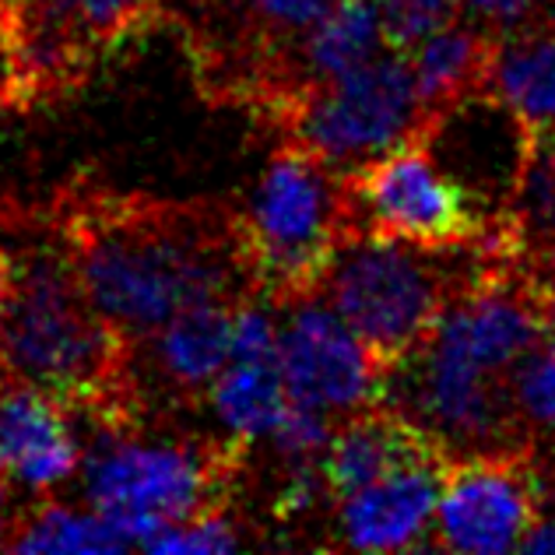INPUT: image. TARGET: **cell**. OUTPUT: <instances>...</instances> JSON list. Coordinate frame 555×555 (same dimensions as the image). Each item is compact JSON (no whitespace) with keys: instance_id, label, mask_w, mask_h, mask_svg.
<instances>
[{"instance_id":"11","label":"cell","mask_w":555,"mask_h":555,"mask_svg":"<svg viewBox=\"0 0 555 555\" xmlns=\"http://www.w3.org/2000/svg\"><path fill=\"white\" fill-rule=\"evenodd\" d=\"M246 299V296H243ZM240 299L201 302L177 313L138 345L144 390L155 379L158 398L177 408H197L232 359V320Z\"/></svg>"},{"instance_id":"4","label":"cell","mask_w":555,"mask_h":555,"mask_svg":"<svg viewBox=\"0 0 555 555\" xmlns=\"http://www.w3.org/2000/svg\"><path fill=\"white\" fill-rule=\"evenodd\" d=\"M250 447L222 436H149L95 429L85 454V495L134 545L172 524L229 514Z\"/></svg>"},{"instance_id":"24","label":"cell","mask_w":555,"mask_h":555,"mask_svg":"<svg viewBox=\"0 0 555 555\" xmlns=\"http://www.w3.org/2000/svg\"><path fill=\"white\" fill-rule=\"evenodd\" d=\"M457 18L503 42L524 28L548 22V0H461Z\"/></svg>"},{"instance_id":"9","label":"cell","mask_w":555,"mask_h":555,"mask_svg":"<svg viewBox=\"0 0 555 555\" xmlns=\"http://www.w3.org/2000/svg\"><path fill=\"white\" fill-rule=\"evenodd\" d=\"M282 376L296 404L345 418L379 404L387 390L384 366L334 313V306H320L317 296L288 306L282 324Z\"/></svg>"},{"instance_id":"14","label":"cell","mask_w":555,"mask_h":555,"mask_svg":"<svg viewBox=\"0 0 555 555\" xmlns=\"http://www.w3.org/2000/svg\"><path fill=\"white\" fill-rule=\"evenodd\" d=\"M495 47L500 42L478 33L475 25L450 22L408 50L418 102L422 113H426V130L433 120H440L443 113L461 106V102L489 92Z\"/></svg>"},{"instance_id":"7","label":"cell","mask_w":555,"mask_h":555,"mask_svg":"<svg viewBox=\"0 0 555 555\" xmlns=\"http://www.w3.org/2000/svg\"><path fill=\"white\" fill-rule=\"evenodd\" d=\"M274 130L282 141L306 144L338 172L426 134L408 53L387 47L366 67L302 92Z\"/></svg>"},{"instance_id":"27","label":"cell","mask_w":555,"mask_h":555,"mask_svg":"<svg viewBox=\"0 0 555 555\" xmlns=\"http://www.w3.org/2000/svg\"><path fill=\"white\" fill-rule=\"evenodd\" d=\"M8 472L0 467V545H4V534H8V528H11V520L14 517H8Z\"/></svg>"},{"instance_id":"1","label":"cell","mask_w":555,"mask_h":555,"mask_svg":"<svg viewBox=\"0 0 555 555\" xmlns=\"http://www.w3.org/2000/svg\"><path fill=\"white\" fill-rule=\"evenodd\" d=\"M95 310L144 341L201 302L254 296L232 208L70 177L39 208Z\"/></svg>"},{"instance_id":"30","label":"cell","mask_w":555,"mask_h":555,"mask_svg":"<svg viewBox=\"0 0 555 555\" xmlns=\"http://www.w3.org/2000/svg\"><path fill=\"white\" fill-rule=\"evenodd\" d=\"M548 246H552V250H548V271H552V278H555V240H552Z\"/></svg>"},{"instance_id":"26","label":"cell","mask_w":555,"mask_h":555,"mask_svg":"<svg viewBox=\"0 0 555 555\" xmlns=\"http://www.w3.org/2000/svg\"><path fill=\"white\" fill-rule=\"evenodd\" d=\"M524 552H555V514L538 517L531 534L524 538Z\"/></svg>"},{"instance_id":"22","label":"cell","mask_w":555,"mask_h":555,"mask_svg":"<svg viewBox=\"0 0 555 555\" xmlns=\"http://www.w3.org/2000/svg\"><path fill=\"white\" fill-rule=\"evenodd\" d=\"M393 50H412L436 28L457 22L461 0H373Z\"/></svg>"},{"instance_id":"29","label":"cell","mask_w":555,"mask_h":555,"mask_svg":"<svg viewBox=\"0 0 555 555\" xmlns=\"http://www.w3.org/2000/svg\"><path fill=\"white\" fill-rule=\"evenodd\" d=\"M545 320H548V338H555V285L545 282Z\"/></svg>"},{"instance_id":"10","label":"cell","mask_w":555,"mask_h":555,"mask_svg":"<svg viewBox=\"0 0 555 555\" xmlns=\"http://www.w3.org/2000/svg\"><path fill=\"white\" fill-rule=\"evenodd\" d=\"M450 464L454 457L404 464L341 500L334 517V545L359 552H404L426 545Z\"/></svg>"},{"instance_id":"12","label":"cell","mask_w":555,"mask_h":555,"mask_svg":"<svg viewBox=\"0 0 555 555\" xmlns=\"http://www.w3.org/2000/svg\"><path fill=\"white\" fill-rule=\"evenodd\" d=\"M450 457V450L433 440L412 415H404L398 404L379 401L352 412L324 450V486L331 500H348L352 492L387 478L404 464Z\"/></svg>"},{"instance_id":"28","label":"cell","mask_w":555,"mask_h":555,"mask_svg":"<svg viewBox=\"0 0 555 555\" xmlns=\"http://www.w3.org/2000/svg\"><path fill=\"white\" fill-rule=\"evenodd\" d=\"M0 113H11V81H8V61L0 50Z\"/></svg>"},{"instance_id":"21","label":"cell","mask_w":555,"mask_h":555,"mask_svg":"<svg viewBox=\"0 0 555 555\" xmlns=\"http://www.w3.org/2000/svg\"><path fill=\"white\" fill-rule=\"evenodd\" d=\"M517 415L538 429L555 433V338L534 345L528 356L517 362L509 376Z\"/></svg>"},{"instance_id":"5","label":"cell","mask_w":555,"mask_h":555,"mask_svg":"<svg viewBox=\"0 0 555 555\" xmlns=\"http://www.w3.org/2000/svg\"><path fill=\"white\" fill-rule=\"evenodd\" d=\"M478 260L481 254L475 250V260L454 268L443 264V250L359 232L334 257L320 296H327L334 313L390 373L429 341L450 299L478 271Z\"/></svg>"},{"instance_id":"2","label":"cell","mask_w":555,"mask_h":555,"mask_svg":"<svg viewBox=\"0 0 555 555\" xmlns=\"http://www.w3.org/2000/svg\"><path fill=\"white\" fill-rule=\"evenodd\" d=\"M4 225L22 229L18 278L0 324L4 366L56 398L92 429H134L152 415L138 345L116 331L85 292L42 211L14 208Z\"/></svg>"},{"instance_id":"19","label":"cell","mask_w":555,"mask_h":555,"mask_svg":"<svg viewBox=\"0 0 555 555\" xmlns=\"http://www.w3.org/2000/svg\"><path fill=\"white\" fill-rule=\"evenodd\" d=\"M134 542L109 517L85 514L61 503H36L11 520L4 534L8 552H124Z\"/></svg>"},{"instance_id":"16","label":"cell","mask_w":555,"mask_h":555,"mask_svg":"<svg viewBox=\"0 0 555 555\" xmlns=\"http://www.w3.org/2000/svg\"><path fill=\"white\" fill-rule=\"evenodd\" d=\"M387 33L373 0H338L310 33L296 39V70L306 89L345 78L384 53Z\"/></svg>"},{"instance_id":"25","label":"cell","mask_w":555,"mask_h":555,"mask_svg":"<svg viewBox=\"0 0 555 555\" xmlns=\"http://www.w3.org/2000/svg\"><path fill=\"white\" fill-rule=\"evenodd\" d=\"M14 278H18V257H14L11 246L0 243V324H4L11 296H14Z\"/></svg>"},{"instance_id":"20","label":"cell","mask_w":555,"mask_h":555,"mask_svg":"<svg viewBox=\"0 0 555 555\" xmlns=\"http://www.w3.org/2000/svg\"><path fill=\"white\" fill-rule=\"evenodd\" d=\"M503 222L524 254L555 240V141L528 138V152H524V166Z\"/></svg>"},{"instance_id":"8","label":"cell","mask_w":555,"mask_h":555,"mask_svg":"<svg viewBox=\"0 0 555 555\" xmlns=\"http://www.w3.org/2000/svg\"><path fill=\"white\" fill-rule=\"evenodd\" d=\"M542 509V481L520 450L454 461L436 506L433 545L450 552L524 548Z\"/></svg>"},{"instance_id":"13","label":"cell","mask_w":555,"mask_h":555,"mask_svg":"<svg viewBox=\"0 0 555 555\" xmlns=\"http://www.w3.org/2000/svg\"><path fill=\"white\" fill-rule=\"evenodd\" d=\"M81 464V443L70 412L25 379H14L0 398V467L28 489L61 486Z\"/></svg>"},{"instance_id":"17","label":"cell","mask_w":555,"mask_h":555,"mask_svg":"<svg viewBox=\"0 0 555 555\" xmlns=\"http://www.w3.org/2000/svg\"><path fill=\"white\" fill-rule=\"evenodd\" d=\"M92 64L130 50L166 18V0H25Z\"/></svg>"},{"instance_id":"6","label":"cell","mask_w":555,"mask_h":555,"mask_svg":"<svg viewBox=\"0 0 555 555\" xmlns=\"http://www.w3.org/2000/svg\"><path fill=\"white\" fill-rule=\"evenodd\" d=\"M352 229L401 240L422 250L475 254L489 243L495 218L454 172L433 163L426 134L345 172Z\"/></svg>"},{"instance_id":"15","label":"cell","mask_w":555,"mask_h":555,"mask_svg":"<svg viewBox=\"0 0 555 555\" xmlns=\"http://www.w3.org/2000/svg\"><path fill=\"white\" fill-rule=\"evenodd\" d=\"M489 92L517 116L531 141H555V22L503 39L495 47Z\"/></svg>"},{"instance_id":"23","label":"cell","mask_w":555,"mask_h":555,"mask_svg":"<svg viewBox=\"0 0 555 555\" xmlns=\"http://www.w3.org/2000/svg\"><path fill=\"white\" fill-rule=\"evenodd\" d=\"M240 545H243V538L236 531V524L229 520V514H208V517L172 524V528H163L144 542L149 552H163V555H172V552H232Z\"/></svg>"},{"instance_id":"18","label":"cell","mask_w":555,"mask_h":555,"mask_svg":"<svg viewBox=\"0 0 555 555\" xmlns=\"http://www.w3.org/2000/svg\"><path fill=\"white\" fill-rule=\"evenodd\" d=\"M208 404L232 440L246 447L268 440L292 408L282 359H229L208 390Z\"/></svg>"},{"instance_id":"3","label":"cell","mask_w":555,"mask_h":555,"mask_svg":"<svg viewBox=\"0 0 555 555\" xmlns=\"http://www.w3.org/2000/svg\"><path fill=\"white\" fill-rule=\"evenodd\" d=\"M243 271L257 299L296 306L320 296L334 257L356 236L345 172L299 141H282L232 208Z\"/></svg>"}]
</instances>
